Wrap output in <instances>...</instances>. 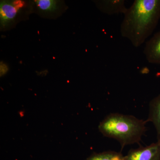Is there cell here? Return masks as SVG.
Wrapping results in <instances>:
<instances>
[{
	"mask_svg": "<svg viewBox=\"0 0 160 160\" xmlns=\"http://www.w3.org/2000/svg\"><path fill=\"white\" fill-rule=\"evenodd\" d=\"M124 15L120 28L121 35L134 47H140L158 24L160 0H135Z\"/></svg>",
	"mask_w": 160,
	"mask_h": 160,
	"instance_id": "1",
	"label": "cell"
},
{
	"mask_svg": "<svg viewBox=\"0 0 160 160\" xmlns=\"http://www.w3.org/2000/svg\"><path fill=\"white\" fill-rule=\"evenodd\" d=\"M147 122L130 115L111 113L101 122L98 129L104 136L118 141L123 149L141 141Z\"/></svg>",
	"mask_w": 160,
	"mask_h": 160,
	"instance_id": "2",
	"label": "cell"
},
{
	"mask_svg": "<svg viewBox=\"0 0 160 160\" xmlns=\"http://www.w3.org/2000/svg\"><path fill=\"white\" fill-rule=\"evenodd\" d=\"M125 160H160V145L157 142L149 146L132 149Z\"/></svg>",
	"mask_w": 160,
	"mask_h": 160,
	"instance_id": "3",
	"label": "cell"
},
{
	"mask_svg": "<svg viewBox=\"0 0 160 160\" xmlns=\"http://www.w3.org/2000/svg\"><path fill=\"white\" fill-rule=\"evenodd\" d=\"M143 53L149 63L160 65V31L146 42Z\"/></svg>",
	"mask_w": 160,
	"mask_h": 160,
	"instance_id": "4",
	"label": "cell"
},
{
	"mask_svg": "<svg viewBox=\"0 0 160 160\" xmlns=\"http://www.w3.org/2000/svg\"><path fill=\"white\" fill-rule=\"evenodd\" d=\"M18 2L1 1L0 4V21L1 26H5L12 22L21 7Z\"/></svg>",
	"mask_w": 160,
	"mask_h": 160,
	"instance_id": "5",
	"label": "cell"
},
{
	"mask_svg": "<svg viewBox=\"0 0 160 160\" xmlns=\"http://www.w3.org/2000/svg\"><path fill=\"white\" fill-rule=\"evenodd\" d=\"M96 3L102 12L109 15L124 14L128 9L124 0H103L97 1Z\"/></svg>",
	"mask_w": 160,
	"mask_h": 160,
	"instance_id": "6",
	"label": "cell"
},
{
	"mask_svg": "<svg viewBox=\"0 0 160 160\" xmlns=\"http://www.w3.org/2000/svg\"><path fill=\"white\" fill-rule=\"evenodd\" d=\"M146 121L153 124L157 133V142L160 145V94L150 101Z\"/></svg>",
	"mask_w": 160,
	"mask_h": 160,
	"instance_id": "7",
	"label": "cell"
},
{
	"mask_svg": "<svg viewBox=\"0 0 160 160\" xmlns=\"http://www.w3.org/2000/svg\"><path fill=\"white\" fill-rule=\"evenodd\" d=\"M86 160H125V156L117 152L106 151L93 153Z\"/></svg>",
	"mask_w": 160,
	"mask_h": 160,
	"instance_id": "8",
	"label": "cell"
},
{
	"mask_svg": "<svg viewBox=\"0 0 160 160\" xmlns=\"http://www.w3.org/2000/svg\"><path fill=\"white\" fill-rule=\"evenodd\" d=\"M35 2L38 8L43 11H54L58 8L57 2L53 0H38Z\"/></svg>",
	"mask_w": 160,
	"mask_h": 160,
	"instance_id": "9",
	"label": "cell"
},
{
	"mask_svg": "<svg viewBox=\"0 0 160 160\" xmlns=\"http://www.w3.org/2000/svg\"><path fill=\"white\" fill-rule=\"evenodd\" d=\"M8 70V67L5 64L2 62L1 63V76L3 75L6 73Z\"/></svg>",
	"mask_w": 160,
	"mask_h": 160,
	"instance_id": "10",
	"label": "cell"
}]
</instances>
